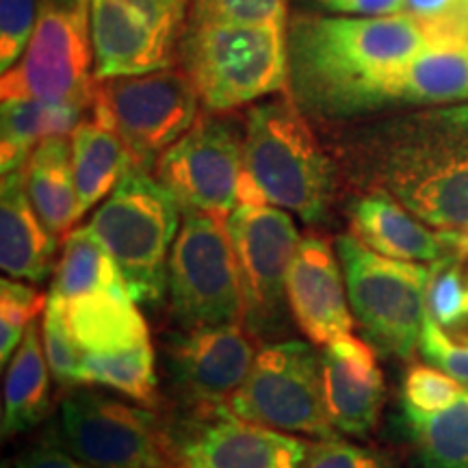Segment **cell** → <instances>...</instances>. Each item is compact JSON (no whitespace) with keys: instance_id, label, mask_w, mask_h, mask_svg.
I'll return each mask as SVG.
<instances>
[{"instance_id":"6da1fadb","label":"cell","mask_w":468,"mask_h":468,"mask_svg":"<svg viewBox=\"0 0 468 468\" xmlns=\"http://www.w3.org/2000/svg\"><path fill=\"white\" fill-rule=\"evenodd\" d=\"M347 178L438 230H468V102L386 117L341 142Z\"/></svg>"},{"instance_id":"7a4b0ae2","label":"cell","mask_w":468,"mask_h":468,"mask_svg":"<svg viewBox=\"0 0 468 468\" xmlns=\"http://www.w3.org/2000/svg\"><path fill=\"white\" fill-rule=\"evenodd\" d=\"M425 46L423 28L408 14L292 16L286 22L291 96L324 120L376 113L382 80Z\"/></svg>"},{"instance_id":"3957f363","label":"cell","mask_w":468,"mask_h":468,"mask_svg":"<svg viewBox=\"0 0 468 468\" xmlns=\"http://www.w3.org/2000/svg\"><path fill=\"white\" fill-rule=\"evenodd\" d=\"M243 163L267 204L308 224L325 219L336 167L292 98H273L245 113Z\"/></svg>"},{"instance_id":"277c9868","label":"cell","mask_w":468,"mask_h":468,"mask_svg":"<svg viewBox=\"0 0 468 468\" xmlns=\"http://www.w3.org/2000/svg\"><path fill=\"white\" fill-rule=\"evenodd\" d=\"M178 61L213 113L261 101L289 87L286 20L186 25Z\"/></svg>"},{"instance_id":"5b68a950","label":"cell","mask_w":468,"mask_h":468,"mask_svg":"<svg viewBox=\"0 0 468 468\" xmlns=\"http://www.w3.org/2000/svg\"><path fill=\"white\" fill-rule=\"evenodd\" d=\"M180 210L178 200L148 167L133 165L87 226L120 267L137 303H156L167 289Z\"/></svg>"},{"instance_id":"8992f818","label":"cell","mask_w":468,"mask_h":468,"mask_svg":"<svg viewBox=\"0 0 468 468\" xmlns=\"http://www.w3.org/2000/svg\"><path fill=\"white\" fill-rule=\"evenodd\" d=\"M351 313L365 341L384 356L408 358L427 319L431 267L397 261L367 248L354 234L336 241Z\"/></svg>"},{"instance_id":"52a82bcc","label":"cell","mask_w":468,"mask_h":468,"mask_svg":"<svg viewBox=\"0 0 468 468\" xmlns=\"http://www.w3.org/2000/svg\"><path fill=\"white\" fill-rule=\"evenodd\" d=\"M200 93L185 69L96 79L90 113L120 134L134 165L154 167L197 122Z\"/></svg>"},{"instance_id":"ba28073f","label":"cell","mask_w":468,"mask_h":468,"mask_svg":"<svg viewBox=\"0 0 468 468\" xmlns=\"http://www.w3.org/2000/svg\"><path fill=\"white\" fill-rule=\"evenodd\" d=\"M91 0H44L22 58L0 80L3 101L79 102L91 109L96 74Z\"/></svg>"},{"instance_id":"9c48e42d","label":"cell","mask_w":468,"mask_h":468,"mask_svg":"<svg viewBox=\"0 0 468 468\" xmlns=\"http://www.w3.org/2000/svg\"><path fill=\"white\" fill-rule=\"evenodd\" d=\"M174 319L183 330L243 325V291L226 221L185 210L167 262Z\"/></svg>"},{"instance_id":"30bf717a","label":"cell","mask_w":468,"mask_h":468,"mask_svg":"<svg viewBox=\"0 0 468 468\" xmlns=\"http://www.w3.org/2000/svg\"><path fill=\"white\" fill-rule=\"evenodd\" d=\"M224 410L278 431L336 438V427L325 406L321 354L300 341L262 347L250 376Z\"/></svg>"},{"instance_id":"8fae6325","label":"cell","mask_w":468,"mask_h":468,"mask_svg":"<svg viewBox=\"0 0 468 468\" xmlns=\"http://www.w3.org/2000/svg\"><path fill=\"white\" fill-rule=\"evenodd\" d=\"M243 291V327L256 338L286 330V278L300 248V232L284 208L237 204L226 219Z\"/></svg>"},{"instance_id":"7c38bea8","label":"cell","mask_w":468,"mask_h":468,"mask_svg":"<svg viewBox=\"0 0 468 468\" xmlns=\"http://www.w3.org/2000/svg\"><path fill=\"white\" fill-rule=\"evenodd\" d=\"M243 126L210 111L154 163V176L183 210L228 219L239 204Z\"/></svg>"},{"instance_id":"4fadbf2b","label":"cell","mask_w":468,"mask_h":468,"mask_svg":"<svg viewBox=\"0 0 468 468\" xmlns=\"http://www.w3.org/2000/svg\"><path fill=\"white\" fill-rule=\"evenodd\" d=\"M63 442L93 468H169L172 447L159 420L144 408L91 388L61 403Z\"/></svg>"},{"instance_id":"5bb4252c","label":"cell","mask_w":468,"mask_h":468,"mask_svg":"<svg viewBox=\"0 0 468 468\" xmlns=\"http://www.w3.org/2000/svg\"><path fill=\"white\" fill-rule=\"evenodd\" d=\"M193 0H91L93 74H148L172 68Z\"/></svg>"},{"instance_id":"9a60e30c","label":"cell","mask_w":468,"mask_h":468,"mask_svg":"<svg viewBox=\"0 0 468 468\" xmlns=\"http://www.w3.org/2000/svg\"><path fill=\"white\" fill-rule=\"evenodd\" d=\"M169 447L176 468H302L310 444L215 408Z\"/></svg>"},{"instance_id":"2e32d148","label":"cell","mask_w":468,"mask_h":468,"mask_svg":"<svg viewBox=\"0 0 468 468\" xmlns=\"http://www.w3.org/2000/svg\"><path fill=\"white\" fill-rule=\"evenodd\" d=\"M254 336L243 325L185 330L169 347V365L180 388L204 406L224 408L250 376Z\"/></svg>"},{"instance_id":"e0dca14e","label":"cell","mask_w":468,"mask_h":468,"mask_svg":"<svg viewBox=\"0 0 468 468\" xmlns=\"http://www.w3.org/2000/svg\"><path fill=\"white\" fill-rule=\"evenodd\" d=\"M341 269L325 239L306 237L300 241L286 278L291 317L319 347L351 336L354 330V313Z\"/></svg>"},{"instance_id":"ac0fdd59","label":"cell","mask_w":468,"mask_h":468,"mask_svg":"<svg viewBox=\"0 0 468 468\" xmlns=\"http://www.w3.org/2000/svg\"><path fill=\"white\" fill-rule=\"evenodd\" d=\"M321 376L332 425L343 434L367 436L378 425L386 393L376 349L360 338H338L321 354Z\"/></svg>"},{"instance_id":"d6986e66","label":"cell","mask_w":468,"mask_h":468,"mask_svg":"<svg viewBox=\"0 0 468 468\" xmlns=\"http://www.w3.org/2000/svg\"><path fill=\"white\" fill-rule=\"evenodd\" d=\"M351 234L388 259L436 262L455 254L460 230L434 232L384 191H367L349 207Z\"/></svg>"},{"instance_id":"ffe728a7","label":"cell","mask_w":468,"mask_h":468,"mask_svg":"<svg viewBox=\"0 0 468 468\" xmlns=\"http://www.w3.org/2000/svg\"><path fill=\"white\" fill-rule=\"evenodd\" d=\"M58 239L35 210L25 167L3 174L0 185V265L16 280L44 282L55 267Z\"/></svg>"},{"instance_id":"44dd1931","label":"cell","mask_w":468,"mask_h":468,"mask_svg":"<svg viewBox=\"0 0 468 468\" xmlns=\"http://www.w3.org/2000/svg\"><path fill=\"white\" fill-rule=\"evenodd\" d=\"M468 102V46L427 44L379 85L376 111Z\"/></svg>"},{"instance_id":"7402d4cb","label":"cell","mask_w":468,"mask_h":468,"mask_svg":"<svg viewBox=\"0 0 468 468\" xmlns=\"http://www.w3.org/2000/svg\"><path fill=\"white\" fill-rule=\"evenodd\" d=\"M57 306L85 354H109L150 341L148 325L131 292H87Z\"/></svg>"},{"instance_id":"603a6c76","label":"cell","mask_w":468,"mask_h":468,"mask_svg":"<svg viewBox=\"0 0 468 468\" xmlns=\"http://www.w3.org/2000/svg\"><path fill=\"white\" fill-rule=\"evenodd\" d=\"M27 191L46 228L66 239L83 218L74 183L72 142L68 137L46 139L33 150L25 165Z\"/></svg>"},{"instance_id":"cb8c5ba5","label":"cell","mask_w":468,"mask_h":468,"mask_svg":"<svg viewBox=\"0 0 468 468\" xmlns=\"http://www.w3.org/2000/svg\"><path fill=\"white\" fill-rule=\"evenodd\" d=\"M90 107L55 101H3L0 111V169L3 174L27 165L46 139L72 137Z\"/></svg>"},{"instance_id":"d4e9b609","label":"cell","mask_w":468,"mask_h":468,"mask_svg":"<svg viewBox=\"0 0 468 468\" xmlns=\"http://www.w3.org/2000/svg\"><path fill=\"white\" fill-rule=\"evenodd\" d=\"M72 142V167L76 193L83 215L115 191L120 180L131 169L133 156L120 134L98 122L85 117L69 137Z\"/></svg>"},{"instance_id":"484cf974","label":"cell","mask_w":468,"mask_h":468,"mask_svg":"<svg viewBox=\"0 0 468 468\" xmlns=\"http://www.w3.org/2000/svg\"><path fill=\"white\" fill-rule=\"evenodd\" d=\"M37 325L31 324L14 354L5 379L3 438L22 434L46 417L50 406L48 360H44Z\"/></svg>"},{"instance_id":"4316f807","label":"cell","mask_w":468,"mask_h":468,"mask_svg":"<svg viewBox=\"0 0 468 468\" xmlns=\"http://www.w3.org/2000/svg\"><path fill=\"white\" fill-rule=\"evenodd\" d=\"M98 291L131 292L120 267L90 228L72 230L63 241V254L52 278L48 302L66 303Z\"/></svg>"},{"instance_id":"83f0119b","label":"cell","mask_w":468,"mask_h":468,"mask_svg":"<svg viewBox=\"0 0 468 468\" xmlns=\"http://www.w3.org/2000/svg\"><path fill=\"white\" fill-rule=\"evenodd\" d=\"M408 436L423 468H468V390L441 412L403 410Z\"/></svg>"},{"instance_id":"f1b7e54d","label":"cell","mask_w":468,"mask_h":468,"mask_svg":"<svg viewBox=\"0 0 468 468\" xmlns=\"http://www.w3.org/2000/svg\"><path fill=\"white\" fill-rule=\"evenodd\" d=\"M79 384H101L131 399L154 406L156 373L150 341L109 354H83Z\"/></svg>"},{"instance_id":"f546056e","label":"cell","mask_w":468,"mask_h":468,"mask_svg":"<svg viewBox=\"0 0 468 468\" xmlns=\"http://www.w3.org/2000/svg\"><path fill=\"white\" fill-rule=\"evenodd\" d=\"M464 261L466 254L455 251L431 262L427 310L444 332L468 330V271Z\"/></svg>"},{"instance_id":"4dcf8cb0","label":"cell","mask_w":468,"mask_h":468,"mask_svg":"<svg viewBox=\"0 0 468 468\" xmlns=\"http://www.w3.org/2000/svg\"><path fill=\"white\" fill-rule=\"evenodd\" d=\"M48 295L25 282L5 278L0 282V362L7 365L9 358L25 341L28 325L35 317L44 314Z\"/></svg>"},{"instance_id":"1f68e13d","label":"cell","mask_w":468,"mask_h":468,"mask_svg":"<svg viewBox=\"0 0 468 468\" xmlns=\"http://www.w3.org/2000/svg\"><path fill=\"white\" fill-rule=\"evenodd\" d=\"M466 386L442 368L414 365L403 379V410L419 414L441 412L466 393Z\"/></svg>"},{"instance_id":"d6a6232c","label":"cell","mask_w":468,"mask_h":468,"mask_svg":"<svg viewBox=\"0 0 468 468\" xmlns=\"http://www.w3.org/2000/svg\"><path fill=\"white\" fill-rule=\"evenodd\" d=\"M286 20V0H193L189 25H256Z\"/></svg>"},{"instance_id":"836d02e7","label":"cell","mask_w":468,"mask_h":468,"mask_svg":"<svg viewBox=\"0 0 468 468\" xmlns=\"http://www.w3.org/2000/svg\"><path fill=\"white\" fill-rule=\"evenodd\" d=\"M44 332V351L46 360H48L52 378L63 386L79 384V371H80V347L76 345L72 332L63 317V310L57 303H50L44 310L42 321Z\"/></svg>"},{"instance_id":"e575fe53","label":"cell","mask_w":468,"mask_h":468,"mask_svg":"<svg viewBox=\"0 0 468 468\" xmlns=\"http://www.w3.org/2000/svg\"><path fill=\"white\" fill-rule=\"evenodd\" d=\"M44 0H0V68L7 72L28 46Z\"/></svg>"},{"instance_id":"d590c367","label":"cell","mask_w":468,"mask_h":468,"mask_svg":"<svg viewBox=\"0 0 468 468\" xmlns=\"http://www.w3.org/2000/svg\"><path fill=\"white\" fill-rule=\"evenodd\" d=\"M466 0H406L403 14L419 22L427 44L460 46V25Z\"/></svg>"},{"instance_id":"8d00e7d4","label":"cell","mask_w":468,"mask_h":468,"mask_svg":"<svg viewBox=\"0 0 468 468\" xmlns=\"http://www.w3.org/2000/svg\"><path fill=\"white\" fill-rule=\"evenodd\" d=\"M302 468H395L382 453L345 442L341 438H321L310 444Z\"/></svg>"},{"instance_id":"74e56055","label":"cell","mask_w":468,"mask_h":468,"mask_svg":"<svg viewBox=\"0 0 468 468\" xmlns=\"http://www.w3.org/2000/svg\"><path fill=\"white\" fill-rule=\"evenodd\" d=\"M419 347L425 360L442 368L444 373H449L468 388V345L453 341L430 313H427Z\"/></svg>"},{"instance_id":"f35d334b","label":"cell","mask_w":468,"mask_h":468,"mask_svg":"<svg viewBox=\"0 0 468 468\" xmlns=\"http://www.w3.org/2000/svg\"><path fill=\"white\" fill-rule=\"evenodd\" d=\"M319 7L347 16H395L403 14L406 0H314Z\"/></svg>"},{"instance_id":"ab89813d","label":"cell","mask_w":468,"mask_h":468,"mask_svg":"<svg viewBox=\"0 0 468 468\" xmlns=\"http://www.w3.org/2000/svg\"><path fill=\"white\" fill-rule=\"evenodd\" d=\"M16 468H93L72 453L55 447H35L14 460Z\"/></svg>"},{"instance_id":"60d3db41","label":"cell","mask_w":468,"mask_h":468,"mask_svg":"<svg viewBox=\"0 0 468 468\" xmlns=\"http://www.w3.org/2000/svg\"><path fill=\"white\" fill-rule=\"evenodd\" d=\"M460 46H468V0H466L464 16H462V25H460Z\"/></svg>"},{"instance_id":"b9f144b4","label":"cell","mask_w":468,"mask_h":468,"mask_svg":"<svg viewBox=\"0 0 468 468\" xmlns=\"http://www.w3.org/2000/svg\"><path fill=\"white\" fill-rule=\"evenodd\" d=\"M3 468H11V464H9V462H7V460H5V462H3Z\"/></svg>"}]
</instances>
